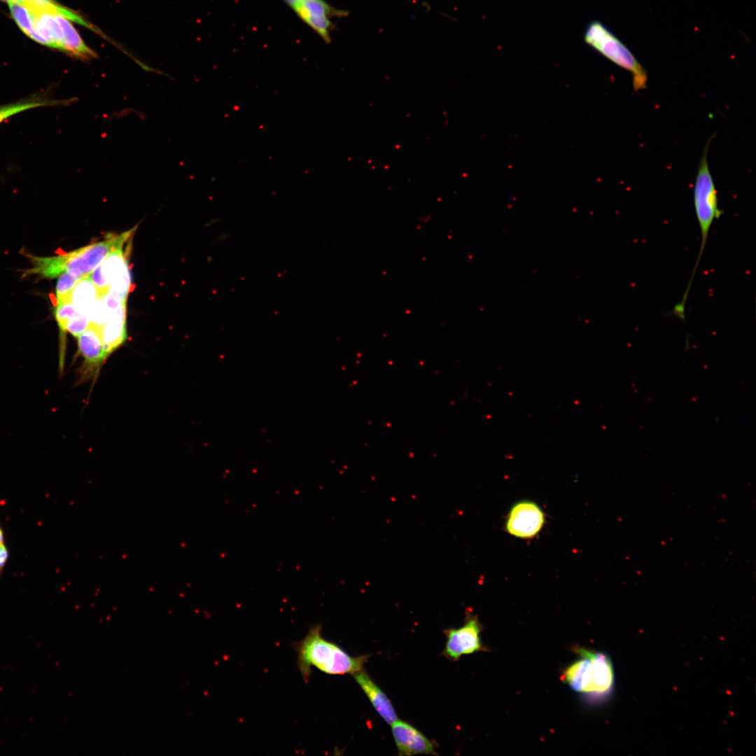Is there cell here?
Here are the masks:
<instances>
[{
	"instance_id": "cell-1",
	"label": "cell",
	"mask_w": 756,
	"mask_h": 756,
	"mask_svg": "<svg viewBox=\"0 0 756 756\" xmlns=\"http://www.w3.org/2000/svg\"><path fill=\"white\" fill-rule=\"evenodd\" d=\"M297 653L298 670L305 682H308L312 667L329 675L354 674L363 669L368 655L352 657L337 644L324 638L322 626H312L306 636L293 644Z\"/></svg>"
},
{
	"instance_id": "cell-2",
	"label": "cell",
	"mask_w": 756,
	"mask_h": 756,
	"mask_svg": "<svg viewBox=\"0 0 756 756\" xmlns=\"http://www.w3.org/2000/svg\"><path fill=\"white\" fill-rule=\"evenodd\" d=\"M709 143L710 141H708L700 159L693 190L694 212L701 234L700 248L687 288L682 300L680 302L682 306H685L686 304L693 279L707 243L710 228L714 221L719 218L722 213L719 208L718 190L708 162Z\"/></svg>"
},
{
	"instance_id": "cell-3",
	"label": "cell",
	"mask_w": 756,
	"mask_h": 756,
	"mask_svg": "<svg viewBox=\"0 0 756 756\" xmlns=\"http://www.w3.org/2000/svg\"><path fill=\"white\" fill-rule=\"evenodd\" d=\"M584 41L595 50L631 74L635 91L647 87L648 74L630 50L602 22H590L584 32Z\"/></svg>"
},
{
	"instance_id": "cell-4",
	"label": "cell",
	"mask_w": 756,
	"mask_h": 756,
	"mask_svg": "<svg viewBox=\"0 0 756 756\" xmlns=\"http://www.w3.org/2000/svg\"><path fill=\"white\" fill-rule=\"evenodd\" d=\"M136 227L78 248L66 255H59L63 272H68L78 278L89 276L109 253L123 247Z\"/></svg>"
},
{
	"instance_id": "cell-5",
	"label": "cell",
	"mask_w": 756,
	"mask_h": 756,
	"mask_svg": "<svg viewBox=\"0 0 756 756\" xmlns=\"http://www.w3.org/2000/svg\"><path fill=\"white\" fill-rule=\"evenodd\" d=\"M283 1L327 44L331 42V32L335 29L331 19L349 14L347 10L335 8L325 0Z\"/></svg>"
},
{
	"instance_id": "cell-6",
	"label": "cell",
	"mask_w": 756,
	"mask_h": 756,
	"mask_svg": "<svg viewBox=\"0 0 756 756\" xmlns=\"http://www.w3.org/2000/svg\"><path fill=\"white\" fill-rule=\"evenodd\" d=\"M545 521L544 512L536 503L522 500L516 503L507 516L505 528L511 536L532 538L542 530Z\"/></svg>"
},
{
	"instance_id": "cell-7",
	"label": "cell",
	"mask_w": 756,
	"mask_h": 756,
	"mask_svg": "<svg viewBox=\"0 0 756 756\" xmlns=\"http://www.w3.org/2000/svg\"><path fill=\"white\" fill-rule=\"evenodd\" d=\"M78 354L83 362L78 369V383L95 380L106 361L101 330L92 325L78 337Z\"/></svg>"
},
{
	"instance_id": "cell-8",
	"label": "cell",
	"mask_w": 756,
	"mask_h": 756,
	"mask_svg": "<svg viewBox=\"0 0 756 756\" xmlns=\"http://www.w3.org/2000/svg\"><path fill=\"white\" fill-rule=\"evenodd\" d=\"M482 626L476 617H469L466 622L458 629L444 631L447 640L443 654L452 661L458 660L462 655L483 650L480 633Z\"/></svg>"
},
{
	"instance_id": "cell-9",
	"label": "cell",
	"mask_w": 756,
	"mask_h": 756,
	"mask_svg": "<svg viewBox=\"0 0 756 756\" xmlns=\"http://www.w3.org/2000/svg\"><path fill=\"white\" fill-rule=\"evenodd\" d=\"M391 725L400 755H437L433 741L412 724L398 719Z\"/></svg>"
},
{
	"instance_id": "cell-10",
	"label": "cell",
	"mask_w": 756,
	"mask_h": 756,
	"mask_svg": "<svg viewBox=\"0 0 756 756\" xmlns=\"http://www.w3.org/2000/svg\"><path fill=\"white\" fill-rule=\"evenodd\" d=\"M122 248L109 253L101 265L103 274L109 284V290L126 301L131 279L127 260Z\"/></svg>"
},
{
	"instance_id": "cell-11",
	"label": "cell",
	"mask_w": 756,
	"mask_h": 756,
	"mask_svg": "<svg viewBox=\"0 0 756 756\" xmlns=\"http://www.w3.org/2000/svg\"><path fill=\"white\" fill-rule=\"evenodd\" d=\"M50 1L48 0L43 3L35 4L27 8L31 15L35 29L46 41L48 46L64 51L63 33L49 8Z\"/></svg>"
},
{
	"instance_id": "cell-12",
	"label": "cell",
	"mask_w": 756,
	"mask_h": 756,
	"mask_svg": "<svg viewBox=\"0 0 756 756\" xmlns=\"http://www.w3.org/2000/svg\"><path fill=\"white\" fill-rule=\"evenodd\" d=\"M576 652L588 657L592 663V682L590 694L603 696L610 693L614 683V673L609 657L602 652H595L579 648Z\"/></svg>"
},
{
	"instance_id": "cell-13",
	"label": "cell",
	"mask_w": 756,
	"mask_h": 756,
	"mask_svg": "<svg viewBox=\"0 0 756 756\" xmlns=\"http://www.w3.org/2000/svg\"><path fill=\"white\" fill-rule=\"evenodd\" d=\"M379 715L389 724L398 720L394 707L386 694L363 670L353 674Z\"/></svg>"
},
{
	"instance_id": "cell-14",
	"label": "cell",
	"mask_w": 756,
	"mask_h": 756,
	"mask_svg": "<svg viewBox=\"0 0 756 756\" xmlns=\"http://www.w3.org/2000/svg\"><path fill=\"white\" fill-rule=\"evenodd\" d=\"M102 338L106 359L120 347L127 339L126 304L111 312L102 330Z\"/></svg>"
},
{
	"instance_id": "cell-15",
	"label": "cell",
	"mask_w": 756,
	"mask_h": 756,
	"mask_svg": "<svg viewBox=\"0 0 756 756\" xmlns=\"http://www.w3.org/2000/svg\"><path fill=\"white\" fill-rule=\"evenodd\" d=\"M55 4L50 1L49 8L62 29L64 51L83 59L94 58L96 53L85 44L70 20L55 10Z\"/></svg>"
},
{
	"instance_id": "cell-16",
	"label": "cell",
	"mask_w": 756,
	"mask_h": 756,
	"mask_svg": "<svg viewBox=\"0 0 756 756\" xmlns=\"http://www.w3.org/2000/svg\"><path fill=\"white\" fill-rule=\"evenodd\" d=\"M74 102V99H55L44 93H37L15 102L0 105V123L10 117L38 107L66 106Z\"/></svg>"
},
{
	"instance_id": "cell-17",
	"label": "cell",
	"mask_w": 756,
	"mask_h": 756,
	"mask_svg": "<svg viewBox=\"0 0 756 756\" xmlns=\"http://www.w3.org/2000/svg\"><path fill=\"white\" fill-rule=\"evenodd\" d=\"M573 663L564 671L562 679L573 690L578 692L589 693L592 682V663L586 656Z\"/></svg>"
},
{
	"instance_id": "cell-18",
	"label": "cell",
	"mask_w": 756,
	"mask_h": 756,
	"mask_svg": "<svg viewBox=\"0 0 756 756\" xmlns=\"http://www.w3.org/2000/svg\"><path fill=\"white\" fill-rule=\"evenodd\" d=\"M98 290L89 276L80 278L74 287L71 302L81 314L88 315L99 297Z\"/></svg>"
},
{
	"instance_id": "cell-19",
	"label": "cell",
	"mask_w": 756,
	"mask_h": 756,
	"mask_svg": "<svg viewBox=\"0 0 756 756\" xmlns=\"http://www.w3.org/2000/svg\"><path fill=\"white\" fill-rule=\"evenodd\" d=\"M8 4L13 18L22 31L36 41L48 46L46 41L35 29L31 15L27 7L13 0Z\"/></svg>"
},
{
	"instance_id": "cell-20",
	"label": "cell",
	"mask_w": 756,
	"mask_h": 756,
	"mask_svg": "<svg viewBox=\"0 0 756 756\" xmlns=\"http://www.w3.org/2000/svg\"><path fill=\"white\" fill-rule=\"evenodd\" d=\"M80 279L68 272H64L59 276L56 286L57 303L71 302L72 290Z\"/></svg>"
},
{
	"instance_id": "cell-21",
	"label": "cell",
	"mask_w": 756,
	"mask_h": 756,
	"mask_svg": "<svg viewBox=\"0 0 756 756\" xmlns=\"http://www.w3.org/2000/svg\"><path fill=\"white\" fill-rule=\"evenodd\" d=\"M81 314L71 302L57 303L55 309V319L62 334L66 332L67 323L76 316Z\"/></svg>"
},
{
	"instance_id": "cell-22",
	"label": "cell",
	"mask_w": 756,
	"mask_h": 756,
	"mask_svg": "<svg viewBox=\"0 0 756 756\" xmlns=\"http://www.w3.org/2000/svg\"><path fill=\"white\" fill-rule=\"evenodd\" d=\"M90 323V316L86 314H80L70 320L66 326V332H69L73 336L78 337L80 334L89 326Z\"/></svg>"
},
{
	"instance_id": "cell-23",
	"label": "cell",
	"mask_w": 756,
	"mask_h": 756,
	"mask_svg": "<svg viewBox=\"0 0 756 756\" xmlns=\"http://www.w3.org/2000/svg\"><path fill=\"white\" fill-rule=\"evenodd\" d=\"M89 276L97 287L100 296L105 295L109 291L110 286L103 274L101 264L90 274Z\"/></svg>"
},
{
	"instance_id": "cell-24",
	"label": "cell",
	"mask_w": 756,
	"mask_h": 756,
	"mask_svg": "<svg viewBox=\"0 0 756 756\" xmlns=\"http://www.w3.org/2000/svg\"><path fill=\"white\" fill-rule=\"evenodd\" d=\"M9 553L5 543L0 545V577H1L4 568L6 565Z\"/></svg>"
},
{
	"instance_id": "cell-25",
	"label": "cell",
	"mask_w": 756,
	"mask_h": 756,
	"mask_svg": "<svg viewBox=\"0 0 756 756\" xmlns=\"http://www.w3.org/2000/svg\"><path fill=\"white\" fill-rule=\"evenodd\" d=\"M4 543H5L4 533L3 528H1V526L0 525V545L4 544Z\"/></svg>"
},
{
	"instance_id": "cell-26",
	"label": "cell",
	"mask_w": 756,
	"mask_h": 756,
	"mask_svg": "<svg viewBox=\"0 0 756 756\" xmlns=\"http://www.w3.org/2000/svg\"><path fill=\"white\" fill-rule=\"evenodd\" d=\"M14 1L22 4L24 6L26 4V3L27 1V0H14Z\"/></svg>"
},
{
	"instance_id": "cell-27",
	"label": "cell",
	"mask_w": 756,
	"mask_h": 756,
	"mask_svg": "<svg viewBox=\"0 0 756 756\" xmlns=\"http://www.w3.org/2000/svg\"><path fill=\"white\" fill-rule=\"evenodd\" d=\"M2 1H7V2H8L9 1H11V0H2ZM13 1H14V0H13Z\"/></svg>"
}]
</instances>
